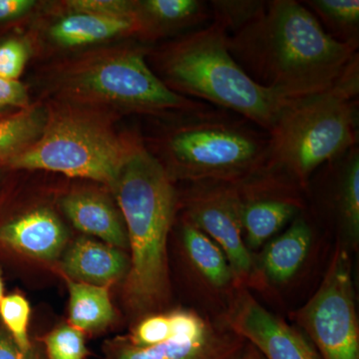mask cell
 Here are the masks:
<instances>
[{
  "instance_id": "obj_23",
  "label": "cell",
  "mask_w": 359,
  "mask_h": 359,
  "mask_svg": "<svg viewBox=\"0 0 359 359\" xmlns=\"http://www.w3.org/2000/svg\"><path fill=\"white\" fill-rule=\"evenodd\" d=\"M304 6L337 41L359 44L358 0H308Z\"/></svg>"
},
{
  "instance_id": "obj_27",
  "label": "cell",
  "mask_w": 359,
  "mask_h": 359,
  "mask_svg": "<svg viewBox=\"0 0 359 359\" xmlns=\"http://www.w3.org/2000/svg\"><path fill=\"white\" fill-rule=\"evenodd\" d=\"M174 330L173 314L157 313L149 316L137 325L127 339L136 346H149L168 339Z\"/></svg>"
},
{
  "instance_id": "obj_28",
  "label": "cell",
  "mask_w": 359,
  "mask_h": 359,
  "mask_svg": "<svg viewBox=\"0 0 359 359\" xmlns=\"http://www.w3.org/2000/svg\"><path fill=\"white\" fill-rule=\"evenodd\" d=\"M30 56V45L25 39H9L0 42V77L18 80Z\"/></svg>"
},
{
  "instance_id": "obj_12",
  "label": "cell",
  "mask_w": 359,
  "mask_h": 359,
  "mask_svg": "<svg viewBox=\"0 0 359 359\" xmlns=\"http://www.w3.org/2000/svg\"><path fill=\"white\" fill-rule=\"evenodd\" d=\"M224 321L266 359H320L302 332L268 311L248 290L236 292Z\"/></svg>"
},
{
  "instance_id": "obj_9",
  "label": "cell",
  "mask_w": 359,
  "mask_h": 359,
  "mask_svg": "<svg viewBox=\"0 0 359 359\" xmlns=\"http://www.w3.org/2000/svg\"><path fill=\"white\" fill-rule=\"evenodd\" d=\"M174 330L168 339L136 346L127 337L106 344L103 359H237L247 341L226 323H216L192 309L172 311Z\"/></svg>"
},
{
  "instance_id": "obj_22",
  "label": "cell",
  "mask_w": 359,
  "mask_h": 359,
  "mask_svg": "<svg viewBox=\"0 0 359 359\" xmlns=\"http://www.w3.org/2000/svg\"><path fill=\"white\" fill-rule=\"evenodd\" d=\"M68 287L73 327L81 332H93L106 327L114 320V309L107 287L68 280Z\"/></svg>"
},
{
  "instance_id": "obj_24",
  "label": "cell",
  "mask_w": 359,
  "mask_h": 359,
  "mask_svg": "<svg viewBox=\"0 0 359 359\" xmlns=\"http://www.w3.org/2000/svg\"><path fill=\"white\" fill-rule=\"evenodd\" d=\"M266 1L262 0H212L210 11L214 22L226 35L233 34L249 25L263 11Z\"/></svg>"
},
{
  "instance_id": "obj_3",
  "label": "cell",
  "mask_w": 359,
  "mask_h": 359,
  "mask_svg": "<svg viewBox=\"0 0 359 359\" xmlns=\"http://www.w3.org/2000/svg\"><path fill=\"white\" fill-rule=\"evenodd\" d=\"M112 188L132 254L125 301L135 313H149L164 306L170 295L167 241L178 201L173 180L142 144Z\"/></svg>"
},
{
  "instance_id": "obj_8",
  "label": "cell",
  "mask_w": 359,
  "mask_h": 359,
  "mask_svg": "<svg viewBox=\"0 0 359 359\" xmlns=\"http://www.w3.org/2000/svg\"><path fill=\"white\" fill-rule=\"evenodd\" d=\"M354 299L351 257L339 245L320 287L294 316L323 359H359Z\"/></svg>"
},
{
  "instance_id": "obj_32",
  "label": "cell",
  "mask_w": 359,
  "mask_h": 359,
  "mask_svg": "<svg viewBox=\"0 0 359 359\" xmlns=\"http://www.w3.org/2000/svg\"><path fill=\"white\" fill-rule=\"evenodd\" d=\"M0 359H46L44 354L33 346L28 351H21L6 328H0Z\"/></svg>"
},
{
  "instance_id": "obj_26",
  "label": "cell",
  "mask_w": 359,
  "mask_h": 359,
  "mask_svg": "<svg viewBox=\"0 0 359 359\" xmlns=\"http://www.w3.org/2000/svg\"><path fill=\"white\" fill-rule=\"evenodd\" d=\"M44 344L48 359H85L87 355L83 334L70 325L56 328Z\"/></svg>"
},
{
  "instance_id": "obj_10",
  "label": "cell",
  "mask_w": 359,
  "mask_h": 359,
  "mask_svg": "<svg viewBox=\"0 0 359 359\" xmlns=\"http://www.w3.org/2000/svg\"><path fill=\"white\" fill-rule=\"evenodd\" d=\"M186 219L214 241L223 250L238 283L256 271L241 221L240 199L235 183H194L185 199Z\"/></svg>"
},
{
  "instance_id": "obj_18",
  "label": "cell",
  "mask_w": 359,
  "mask_h": 359,
  "mask_svg": "<svg viewBox=\"0 0 359 359\" xmlns=\"http://www.w3.org/2000/svg\"><path fill=\"white\" fill-rule=\"evenodd\" d=\"M313 241V230L304 217H297L285 233L264 248L261 269L269 280L289 282L302 268Z\"/></svg>"
},
{
  "instance_id": "obj_33",
  "label": "cell",
  "mask_w": 359,
  "mask_h": 359,
  "mask_svg": "<svg viewBox=\"0 0 359 359\" xmlns=\"http://www.w3.org/2000/svg\"><path fill=\"white\" fill-rule=\"evenodd\" d=\"M242 359H266L256 347L247 342L242 353Z\"/></svg>"
},
{
  "instance_id": "obj_6",
  "label": "cell",
  "mask_w": 359,
  "mask_h": 359,
  "mask_svg": "<svg viewBox=\"0 0 359 359\" xmlns=\"http://www.w3.org/2000/svg\"><path fill=\"white\" fill-rule=\"evenodd\" d=\"M359 67L332 88L290 104L269 132L264 166L308 187L314 172L358 143Z\"/></svg>"
},
{
  "instance_id": "obj_7",
  "label": "cell",
  "mask_w": 359,
  "mask_h": 359,
  "mask_svg": "<svg viewBox=\"0 0 359 359\" xmlns=\"http://www.w3.org/2000/svg\"><path fill=\"white\" fill-rule=\"evenodd\" d=\"M142 141L118 133L111 112L56 100L47 108L39 140L11 160L13 170H44L93 180L112 188Z\"/></svg>"
},
{
  "instance_id": "obj_25",
  "label": "cell",
  "mask_w": 359,
  "mask_h": 359,
  "mask_svg": "<svg viewBox=\"0 0 359 359\" xmlns=\"http://www.w3.org/2000/svg\"><path fill=\"white\" fill-rule=\"evenodd\" d=\"M0 318L15 344L23 351L32 347L28 337L30 318L29 302L22 295L14 294L4 297L0 301Z\"/></svg>"
},
{
  "instance_id": "obj_16",
  "label": "cell",
  "mask_w": 359,
  "mask_h": 359,
  "mask_svg": "<svg viewBox=\"0 0 359 359\" xmlns=\"http://www.w3.org/2000/svg\"><path fill=\"white\" fill-rule=\"evenodd\" d=\"M141 25L139 39L146 41L199 29L212 18L207 2L201 0H138Z\"/></svg>"
},
{
  "instance_id": "obj_14",
  "label": "cell",
  "mask_w": 359,
  "mask_h": 359,
  "mask_svg": "<svg viewBox=\"0 0 359 359\" xmlns=\"http://www.w3.org/2000/svg\"><path fill=\"white\" fill-rule=\"evenodd\" d=\"M67 240L65 224L47 208L32 210L0 228V242L37 259H56Z\"/></svg>"
},
{
  "instance_id": "obj_2",
  "label": "cell",
  "mask_w": 359,
  "mask_h": 359,
  "mask_svg": "<svg viewBox=\"0 0 359 359\" xmlns=\"http://www.w3.org/2000/svg\"><path fill=\"white\" fill-rule=\"evenodd\" d=\"M147 60L176 93L242 116L268 133L285 108L302 98L255 82L231 55L226 33L214 21L149 48Z\"/></svg>"
},
{
  "instance_id": "obj_36",
  "label": "cell",
  "mask_w": 359,
  "mask_h": 359,
  "mask_svg": "<svg viewBox=\"0 0 359 359\" xmlns=\"http://www.w3.org/2000/svg\"><path fill=\"white\" fill-rule=\"evenodd\" d=\"M242 353H241V355L238 356V358L237 359H242Z\"/></svg>"
},
{
  "instance_id": "obj_19",
  "label": "cell",
  "mask_w": 359,
  "mask_h": 359,
  "mask_svg": "<svg viewBox=\"0 0 359 359\" xmlns=\"http://www.w3.org/2000/svg\"><path fill=\"white\" fill-rule=\"evenodd\" d=\"M335 175L334 205L339 226L351 244L359 242L358 146L332 161Z\"/></svg>"
},
{
  "instance_id": "obj_30",
  "label": "cell",
  "mask_w": 359,
  "mask_h": 359,
  "mask_svg": "<svg viewBox=\"0 0 359 359\" xmlns=\"http://www.w3.org/2000/svg\"><path fill=\"white\" fill-rule=\"evenodd\" d=\"M30 107L27 89L20 80L0 77V113H13Z\"/></svg>"
},
{
  "instance_id": "obj_31",
  "label": "cell",
  "mask_w": 359,
  "mask_h": 359,
  "mask_svg": "<svg viewBox=\"0 0 359 359\" xmlns=\"http://www.w3.org/2000/svg\"><path fill=\"white\" fill-rule=\"evenodd\" d=\"M36 6L37 2L33 0H0V25L25 18Z\"/></svg>"
},
{
  "instance_id": "obj_21",
  "label": "cell",
  "mask_w": 359,
  "mask_h": 359,
  "mask_svg": "<svg viewBox=\"0 0 359 359\" xmlns=\"http://www.w3.org/2000/svg\"><path fill=\"white\" fill-rule=\"evenodd\" d=\"M46 121L47 108L43 106L0 116V167H6L39 140Z\"/></svg>"
},
{
  "instance_id": "obj_11",
  "label": "cell",
  "mask_w": 359,
  "mask_h": 359,
  "mask_svg": "<svg viewBox=\"0 0 359 359\" xmlns=\"http://www.w3.org/2000/svg\"><path fill=\"white\" fill-rule=\"evenodd\" d=\"M235 184L243 233L250 250L262 247L302 211L297 194L301 188L275 170L263 166Z\"/></svg>"
},
{
  "instance_id": "obj_1",
  "label": "cell",
  "mask_w": 359,
  "mask_h": 359,
  "mask_svg": "<svg viewBox=\"0 0 359 359\" xmlns=\"http://www.w3.org/2000/svg\"><path fill=\"white\" fill-rule=\"evenodd\" d=\"M226 45L255 82L294 97L332 88L359 67L358 44L337 41L294 0L266 1L249 25L226 35Z\"/></svg>"
},
{
  "instance_id": "obj_5",
  "label": "cell",
  "mask_w": 359,
  "mask_h": 359,
  "mask_svg": "<svg viewBox=\"0 0 359 359\" xmlns=\"http://www.w3.org/2000/svg\"><path fill=\"white\" fill-rule=\"evenodd\" d=\"M172 118L145 147L172 180L238 183L266 164L269 135L242 116L207 105Z\"/></svg>"
},
{
  "instance_id": "obj_15",
  "label": "cell",
  "mask_w": 359,
  "mask_h": 359,
  "mask_svg": "<svg viewBox=\"0 0 359 359\" xmlns=\"http://www.w3.org/2000/svg\"><path fill=\"white\" fill-rule=\"evenodd\" d=\"M61 208L77 230L117 249H128V235L119 210L103 194L77 191L66 195Z\"/></svg>"
},
{
  "instance_id": "obj_29",
  "label": "cell",
  "mask_w": 359,
  "mask_h": 359,
  "mask_svg": "<svg viewBox=\"0 0 359 359\" xmlns=\"http://www.w3.org/2000/svg\"><path fill=\"white\" fill-rule=\"evenodd\" d=\"M66 11H84V13L131 18L137 14V0H69L60 4Z\"/></svg>"
},
{
  "instance_id": "obj_17",
  "label": "cell",
  "mask_w": 359,
  "mask_h": 359,
  "mask_svg": "<svg viewBox=\"0 0 359 359\" xmlns=\"http://www.w3.org/2000/svg\"><path fill=\"white\" fill-rule=\"evenodd\" d=\"M130 263L117 248L87 238L73 243L62 259V269L74 282L107 287L127 276Z\"/></svg>"
},
{
  "instance_id": "obj_35",
  "label": "cell",
  "mask_w": 359,
  "mask_h": 359,
  "mask_svg": "<svg viewBox=\"0 0 359 359\" xmlns=\"http://www.w3.org/2000/svg\"><path fill=\"white\" fill-rule=\"evenodd\" d=\"M6 114H9V113H6ZM6 114V113H0V116H4Z\"/></svg>"
},
{
  "instance_id": "obj_34",
  "label": "cell",
  "mask_w": 359,
  "mask_h": 359,
  "mask_svg": "<svg viewBox=\"0 0 359 359\" xmlns=\"http://www.w3.org/2000/svg\"><path fill=\"white\" fill-rule=\"evenodd\" d=\"M4 282H2L1 273H0V301L4 299Z\"/></svg>"
},
{
  "instance_id": "obj_13",
  "label": "cell",
  "mask_w": 359,
  "mask_h": 359,
  "mask_svg": "<svg viewBox=\"0 0 359 359\" xmlns=\"http://www.w3.org/2000/svg\"><path fill=\"white\" fill-rule=\"evenodd\" d=\"M140 33L138 16L115 18L61 8L58 18L45 29V39L56 48L75 50L123 37H139Z\"/></svg>"
},
{
  "instance_id": "obj_4",
  "label": "cell",
  "mask_w": 359,
  "mask_h": 359,
  "mask_svg": "<svg viewBox=\"0 0 359 359\" xmlns=\"http://www.w3.org/2000/svg\"><path fill=\"white\" fill-rule=\"evenodd\" d=\"M148 51L135 44L98 47L51 66L45 83L58 101L108 112L169 117L209 105L170 89L149 65Z\"/></svg>"
},
{
  "instance_id": "obj_20",
  "label": "cell",
  "mask_w": 359,
  "mask_h": 359,
  "mask_svg": "<svg viewBox=\"0 0 359 359\" xmlns=\"http://www.w3.org/2000/svg\"><path fill=\"white\" fill-rule=\"evenodd\" d=\"M182 238L187 256L205 282L217 290H228L237 285L223 250L187 219L182 226Z\"/></svg>"
}]
</instances>
